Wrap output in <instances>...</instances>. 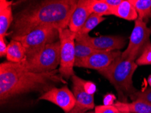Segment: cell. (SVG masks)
<instances>
[{
  "mask_svg": "<svg viewBox=\"0 0 151 113\" xmlns=\"http://www.w3.org/2000/svg\"><path fill=\"white\" fill-rule=\"evenodd\" d=\"M78 0H42L19 12L14 18L9 34L12 40L39 27L67 29Z\"/></svg>",
  "mask_w": 151,
  "mask_h": 113,
  "instance_id": "1",
  "label": "cell"
},
{
  "mask_svg": "<svg viewBox=\"0 0 151 113\" xmlns=\"http://www.w3.org/2000/svg\"><path fill=\"white\" fill-rule=\"evenodd\" d=\"M58 83H66L58 69L49 72L34 73L20 68L16 62H5L0 64L1 104L25 93L32 91L44 93Z\"/></svg>",
  "mask_w": 151,
  "mask_h": 113,
  "instance_id": "2",
  "label": "cell"
},
{
  "mask_svg": "<svg viewBox=\"0 0 151 113\" xmlns=\"http://www.w3.org/2000/svg\"><path fill=\"white\" fill-rule=\"evenodd\" d=\"M138 66L136 61L124 59L120 56L98 72L113 85L122 102H127V97L137 91L132 78Z\"/></svg>",
  "mask_w": 151,
  "mask_h": 113,
  "instance_id": "3",
  "label": "cell"
},
{
  "mask_svg": "<svg viewBox=\"0 0 151 113\" xmlns=\"http://www.w3.org/2000/svg\"><path fill=\"white\" fill-rule=\"evenodd\" d=\"M60 62V41L49 43L33 56L17 63L20 68L34 73H45L56 70Z\"/></svg>",
  "mask_w": 151,
  "mask_h": 113,
  "instance_id": "4",
  "label": "cell"
},
{
  "mask_svg": "<svg viewBox=\"0 0 151 113\" xmlns=\"http://www.w3.org/2000/svg\"><path fill=\"white\" fill-rule=\"evenodd\" d=\"M13 40L21 42L26 51L27 58H29L40 52L49 43L59 40V31L54 27H39L24 36Z\"/></svg>",
  "mask_w": 151,
  "mask_h": 113,
  "instance_id": "5",
  "label": "cell"
},
{
  "mask_svg": "<svg viewBox=\"0 0 151 113\" xmlns=\"http://www.w3.org/2000/svg\"><path fill=\"white\" fill-rule=\"evenodd\" d=\"M59 40L60 41V62L59 73L65 79H68L75 75L73 68L75 61V40L77 33L69 29H60Z\"/></svg>",
  "mask_w": 151,
  "mask_h": 113,
  "instance_id": "6",
  "label": "cell"
},
{
  "mask_svg": "<svg viewBox=\"0 0 151 113\" xmlns=\"http://www.w3.org/2000/svg\"><path fill=\"white\" fill-rule=\"evenodd\" d=\"M151 29L146 22L138 17L135 20V25L129 37V44L121 56L124 59L136 61L142 54L147 46L150 44Z\"/></svg>",
  "mask_w": 151,
  "mask_h": 113,
  "instance_id": "7",
  "label": "cell"
},
{
  "mask_svg": "<svg viewBox=\"0 0 151 113\" xmlns=\"http://www.w3.org/2000/svg\"><path fill=\"white\" fill-rule=\"evenodd\" d=\"M77 42L90 46L94 49L103 51L120 50L126 44L125 38L118 35H105L93 37L89 35L77 34Z\"/></svg>",
  "mask_w": 151,
  "mask_h": 113,
  "instance_id": "8",
  "label": "cell"
},
{
  "mask_svg": "<svg viewBox=\"0 0 151 113\" xmlns=\"http://www.w3.org/2000/svg\"><path fill=\"white\" fill-rule=\"evenodd\" d=\"M38 100H46L53 103L62 108L66 113L70 112L76 105L74 94L67 86H63L60 88L52 87L43 93Z\"/></svg>",
  "mask_w": 151,
  "mask_h": 113,
  "instance_id": "9",
  "label": "cell"
},
{
  "mask_svg": "<svg viewBox=\"0 0 151 113\" xmlns=\"http://www.w3.org/2000/svg\"><path fill=\"white\" fill-rule=\"evenodd\" d=\"M122 52L116 51H100L86 58L75 61V66L100 71L106 68L116 58L120 56Z\"/></svg>",
  "mask_w": 151,
  "mask_h": 113,
  "instance_id": "10",
  "label": "cell"
},
{
  "mask_svg": "<svg viewBox=\"0 0 151 113\" xmlns=\"http://www.w3.org/2000/svg\"><path fill=\"white\" fill-rule=\"evenodd\" d=\"M91 4L92 0H78L68 24V29L70 31L77 33L81 28L92 14Z\"/></svg>",
  "mask_w": 151,
  "mask_h": 113,
  "instance_id": "11",
  "label": "cell"
},
{
  "mask_svg": "<svg viewBox=\"0 0 151 113\" xmlns=\"http://www.w3.org/2000/svg\"><path fill=\"white\" fill-rule=\"evenodd\" d=\"M70 79L73 83V93L76 100V105L88 110L95 108L93 95L89 94L85 90L81 78L74 75Z\"/></svg>",
  "mask_w": 151,
  "mask_h": 113,
  "instance_id": "12",
  "label": "cell"
},
{
  "mask_svg": "<svg viewBox=\"0 0 151 113\" xmlns=\"http://www.w3.org/2000/svg\"><path fill=\"white\" fill-rule=\"evenodd\" d=\"M14 20L12 2L0 0V37H5Z\"/></svg>",
  "mask_w": 151,
  "mask_h": 113,
  "instance_id": "13",
  "label": "cell"
},
{
  "mask_svg": "<svg viewBox=\"0 0 151 113\" xmlns=\"http://www.w3.org/2000/svg\"><path fill=\"white\" fill-rule=\"evenodd\" d=\"M111 15L132 21L138 18V14L129 0H123L118 6L111 9Z\"/></svg>",
  "mask_w": 151,
  "mask_h": 113,
  "instance_id": "14",
  "label": "cell"
},
{
  "mask_svg": "<svg viewBox=\"0 0 151 113\" xmlns=\"http://www.w3.org/2000/svg\"><path fill=\"white\" fill-rule=\"evenodd\" d=\"M114 105L121 112L130 113H151V104L142 100H134L132 102L118 101Z\"/></svg>",
  "mask_w": 151,
  "mask_h": 113,
  "instance_id": "15",
  "label": "cell"
},
{
  "mask_svg": "<svg viewBox=\"0 0 151 113\" xmlns=\"http://www.w3.org/2000/svg\"><path fill=\"white\" fill-rule=\"evenodd\" d=\"M6 58L8 62L20 63L27 58L26 51L23 45L19 41L12 40L8 45Z\"/></svg>",
  "mask_w": 151,
  "mask_h": 113,
  "instance_id": "16",
  "label": "cell"
},
{
  "mask_svg": "<svg viewBox=\"0 0 151 113\" xmlns=\"http://www.w3.org/2000/svg\"><path fill=\"white\" fill-rule=\"evenodd\" d=\"M136 8L138 17L147 22L151 17V0H129Z\"/></svg>",
  "mask_w": 151,
  "mask_h": 113,
  "instance_id": "17",
  "label": "cell"
},
{
  "mask_svg": "<svg viewBox=\"0 0 151 113\" xmlns=\"http://www.w3.org/2000/svg\"><path fill=\"white\" fill-rule=\"evenodd\" d=\"M105 18L104 17L98 15L96 14L92 13L87 19L86 22L80 29L79 31L77 32V34L79 35H88L90 31L96 28L100 23L104 21Z\"/></svg>",
  "mask_w": 151,
  "mask_h": 113,
  "instance_id": "18",
  "label": "cell"
},
{
  "mask_svg": "<svg viewBox=\"0 0 151 113\" xmlns=\"http://www.w3.org/2000/svg\"><path fill=\"white\" fill-rule=\"evenodd\" d=\"M100 51H102V50L94 49V48H91L90 46L75 41V60H80L86 58L90 56L91 55Z\"/></svg>",
  "mask_w": 151,
  "mask_h": 113,
  "instance_id": "19",
  "label": "cell"
},
{
  "mask_svg": "<svg viewBox=\"0 0 151 113\" xmlns=\"http://www.w3.org/2000/svg\"><path fill=\"white\" fill-rule=\"evenodd\" d=\"M91 10L92 13L101 17L111 15V8L102 0H92Z\"/></svg>",
  "mask_w": 151,
  "mask_h": 113,
  "instance_id": "20",
  "label": "cell"
},
{
  "mask_svg": "<svg viewBox=\"0 0 151 113\" xmlns=\"http://www.w3.org/2000/svg\"><path fill=\"white\" fill-rule=\"evenodd\" d=\"M132 101L142 100L151 104V88L143 91H137L129 97Z\"/></svg>",
  "mask_w": 151,
  "mask_h": 113,
  "instance_id": "21",
  "label": "cell"
},
{
  "mask_svg": "<svg viewBox=\"0 0 151 113\" xmlns=\"http://www.w3.org/2000/svg\"><path fill=\"white\" fill-rule=\"evenodd\" d=\"M136 62L138 66L151 65V43L147 46Z\"/></svg>",
  "mask_w": 151,
  "mask_h": 113,
  "instance_id": "22",
  "label": "cell"
},
{
  "mask_svg": "<svg viewBox=\"0 0 151 113\" xmlns=\"http://www.w3.org/2000/svg\"><path fill=\"white\" fill-rule=\"evenodd\" d=\"M96 113H121L115 105H100L95 107Z\"/></svg>",
  "mask_w": 151,
  "mask_h": 113,
  "instance_id": "23",
  "label": "cell"
},
{
  "mask_svg": "<svg viewBox=\"0 0 151 113\" xmlns=\"http://www.w3.org/2000/svg\"><path fill=\"white\" fill-rule=\"evenodd\" d=\"M82 85L85 90H86L89 94L94 95L96 91V85L93 82L86 81L82 79Z\"/></svg>",
  "mask_w": 151,
  "mask_h": 113,
  "instance_id": "24",
  "label": "cell"
},
{
  "mask_svg": "<svg viewBox=\"0 0 151 113\" xmlns=\"http://www.w3.org/2000/svg\"><path fill=\"white\" fill-rule=\"evenodd\" d=\"M7 48H8V45H6L5 37H0V56L1 57L6 56Z\"/></svg>",
  "mask_w": 151,
  "mask_h": 113,
  "instance_id": "25",
  "label": "cell"
},
{
  "mask_svg": "<svg viewBox=\"0 0 151 113\" xmlns=\"http://www.w3.org/2000/svg\"><path fill=\"white\" fill-rule=\"evenodd\" d=\"M115 96L113 94H106L104 98V105L111 106L114 105L115 100Z\"/></svg>",
  "mask_w": 151,
  "mask_h": 113,
  "instance_id": "26",
  "label": "cell"
},
{
  "mask_svg": "<svg viewBox=\"0 0 151 113\" xmlns=\"http://www.w3.org/2000/svg\"><path fill=\"white\" fill-rule=\"evenodd\" d=\"M105 3L111 7V9L118 6L122 2L123 0H102Z\"/></svg>",
  "mask_w": 151,
  "mask_h": 113,
  "instance_id": "27",
  "label": "cell"
},
{
  "mask_svg": "<svg viewBox=\"0 0 151 113\" xmlns=\"http://www.w3.org/2000/svg\"><path fill=\"white\" fill-rule=\"evenodd\" d=\"M87 111H88V110L84 109V108H82L81 107H78V106L75 105V107L68 113H85Z\"/></svg>",
  "mask_w": 151,
  "mask_h": 113,
  "instance_id": "28",
  "label": "cell"
},
{
  "mask_svg": "<svg viewBox=\"0 0 151 113\" xmlns=\"http://www.w3.org/2000/svg\"><path fill=\"white\" fill-rule=\"evenodd\" d=\"M148 83L151 87V75H149V77H148Z\"/></svg>",
  "mask_w": 151,
  "mask_h": 113,
  "instance_id": "29",
  "label": "cell"
},
{
  "mask_svg": "<svg viewBox=\"0 0 151 113\" xmlns=\"http://www.w3.org/2000/svg\"><path fill=\"white\" fill-rule=\"evenodd\" d=\"M85 113H96L95 111H89V110H88V111L86 112Z\"/></svg>",
  "mask_w": 151,
  "mask_h": 113,
  "instance_id": "30",
  "label": "cell"
},
{
  "mask_svg": "<svg viewBox=\"0 0 151 113\" xmlns=\"http://www.w3.org/2000/svg\"><path fill=\"white\" fill-rule=\"evenodd\" d=\"M121 113H130V112H121Z\"/></svg>",
  "mask_w": 151,
  "mask_h": 113,
  "instance_id": "31",
  "label": "cell"
}]
</instances>
